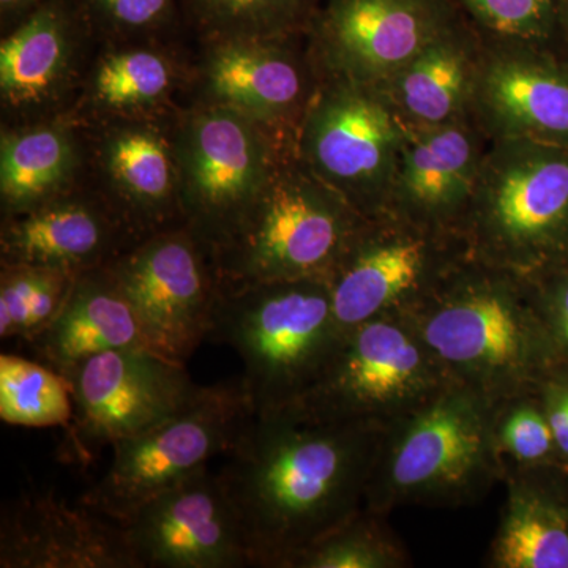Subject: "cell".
<instances>
[{
  "label": "cell",
  "instance_id": "ffe728a7",
  "mask_svg": "<svg viewBox=\"0 0 568 568\" xmlns=\"http://www.w3.org/2000/svg\"><path fill=\"white\" fill-rule=\"evenodd\" d=\"M136 242L111 204L62 194L3 219L0 253L2 264L47 265L80 274L112 263Z\"/></svg>",
  "mask_w": 568,
  "mask_h": 568
},
{
  "label": "cell",
  "instance_id": "f1b7e54d",
  "mask_svg": "<svg viewBox=\"0 0 568 568\" xmlns=\"http://www.w3.org/2000/svg\"><path fill=\"white\" fill-rule=\"evenodd\" d=\"M74 406L65 377L43 362L0 355V418L26 428H69Z\"/></svg>",
  "mask_w": 568,
  "mask_h": 568
},
{
  "label": "cell",
  "instance_id": "d4e9b609",
  "mask_svg": "<svg viewBox=\"0 0 568 568\" xmlns=\"http://www.w3.org/2000/svg\"><path fill=\"white\" fill-rule=\"evenodd\" d=\"M74 48V18L65 0H43L0 44L6 106H40L61 89Z\"/></svg>",
  "mask_w": 568,
  "mask_h": 568
},
{
  "label": "cell",
  "instance_id": "7a4b0ae2",
  "mask_svg": "<svg viewBox=\"0 0 568 568\" xmlns=\"http://www.w3.org/2000/svg\"><path fill=\"white\" fill-rule=\"evenodd\" d=\"M403 315L452 383L495 405L567 366L528 276L469 254Z\"/></svg>",
  "mask_w": 568,
  "mask_h": 568
},
{
  "label": "cell",
  "instance_id": "484cf974",
  "mask_svg": "<svg viewBox=\"0 0 568 568\" xmlns=\"http://www.w3.org/2000/svg\"><path fill=\"white\" fill-rule=\"evenodd\" d=\"M77 168V145L65 126H31L3 132L0 193L6 219L65 194Z\"/></svg>",
  "mask_w": 568,
  "mask_h": 568
},
{
  "label": "cell",
  "instance_id": "5bb4252c",
  "mask_svg": "<svg viewBox=\"0 0 568 568\" xmlns=\"http://www.w3.org/2000/svg\"><path fill=\"white\" fill-rule=\"evenodd\" d=\"M457 21L450 0H325L310 32L321 73L383 88Z\"/></svg>",
  "mask_w": 568,
  "mask_h": 568
},
{
  "label": "cell",
  "instance_id": "8992f818",
  "mask_svg": "<svg viewBox=\"0 0 568 568\" xmlns=\"http://www.w3.org/2000/svg\"><path fill=\"white\" fill-rule=\"evenodd\" d=\"M462 237L469 256L525 276L568 256V148L491 138Z\"/></svg>",
  "mask_w": 568,
  "mask_h": 568
},
{
  "label": "cell",
  "instance_id": "d590c367",
  "mask_svg": "<svg viewBox=\"0 0 568 568\" xmlns=\"http://www.w3.org/2000/svg\"><path fill=\"white\" fill-rule=\"evenodd\" d=\"M538 395L560 455L568 466V366L549 377Z\"/></svg>",
  "mask_w": 568,
  "mask_h": 568
},
{
  "label": "cell",
  "instance_id": "8fae6325",
  "mask_svg": "<svg viewBox=\"0 0 568 568\" xmlns=\"http://www.w3.org/2000/svg\"><path fill=\"white\" fill-rule=\"evenodd\" d=\"M108 267L149 351L185 365L211 338L222 286L211 253L185 224L141 239Z\"/></svg>",
  "mask_w": 568,
  "mask_h": 568
},
{
  "label": "cell",
  "instance_id": "4dcf8cb0",
  "mask_svg": "<svg viewBox=\"0 0 568 568\" xmlns=\"http://www.w3.org/2000/svg\"><path fill=\"white\" fill-rule=\"evenodd\" d=\"M175 80L171 62L159 51L132 48L104 55L92 77V97L103 110H145L166 99Z\"/></svg>",
  "mask_w": 568,
  "mask_h": 568
},
{
  "label": "cell",
  "instance_id": "ba28073f",
  "mask_svg": "<svg viewBox=\"0 0 568 568\" xmlns=\"http://www.w3.org/2000/svg\"><path fill=\"white\" fill-rule=\"evenodd\" d=\"M254 416L241 377L201 386L178 413L112 446V463L81 503L125 523L138 508L230 454Z\"/></svg>",
  "mask_w": 568,
  "mask_h": 568
},
{
  "label": "cell",
  "instance_id": "ac0fdd59",
  "mask_svg": "<svg viewBox=\"0 0 568 568\" xmlns=\"http://www.w3.org/2000/svg\"><path fill=\"white\" fill-rule=\"evenodd\" d=\"M473 115L489 138L568 148V71L534 47L484 41Z\"/></svg>",
  "mask_w": 568,
  "mask_h": 568
},
{
  "label": "cell",
  "instance_id": "cb8c5ba5",
  "mask_svg": "<svg viewBox=\"0 0 568 568\" xmlns=\"http://www.w3.org/2000/svg\"><path fill=\"white\" fill-rule=\"evenodd\" d=\"M103 164L115 193L112 209L138 241L182 226L173 144L144 125L114 130L103 144Z\"/></svg>",
  "mask_w": 568,
  "mask_h": 568
},
{
  "label": "cell",
  "instance_id": "f546056e",
  "mask_svg": "<svg viewBox=\"0 0 568 568\" xmlns=\"http://www.w3.org/2000/svg\"><path fill=\"white\" fill-rule=\"evenodd\" d=\"M413 566L387 515L362 508L353 518L310 545L290 568H406Z\"/></svg>",
  "mask_w": 568,
  "mask_h": 568
},
{
  "label": "cell",
  "instance_id": "e0dca14e",
  "mask_svg": "<svg viewBox=\"0 0 568 568\" xmlns=\"http://www.w3.org/2000/svg\"><path fill=\"white\" fill-rule=\"evenodd\" d=\"M2 568H140L122 523L31 485L3 504Z\"/></svg>",
  "mask_w": 568,
  "mask_h": 568
},
{
  "label": "cell",
  "instance_id": "3957f363",
  "mask_svg": "<svg viewBox=\"0 0 568 568\" xmlns=\"http://www.w3.org/2000/svg\"><path fill=\"white\" fill-rule=\"evenodd\" d=\"M495 403L452 384L387 426L366 488L365 507L388 515L403 506H474L504 480Z\"/></svg>",
  "mask_w": 568,
  "mask_h": 568
},
{
  "label": "cell",
  "instance_id": "6da1fadb",
  "mask_svg": "<svg viewBox=\"0 0 568 568\" xmlns=\"http://www.w3.org/2000/svg\"><path fill=\"white\" fill-rule=\"evenodd\" d=\"M384 432L310 416L297 406L252 417L220 473L252 567L290 568L365 507Z\"/></svg>",
  "mask_w": 568,
  "mask_h": 568
},
{
  "label": "cell",
  "instance_id": "9c48e42d",
  "mask_svg": "<svg viewBox=\"0 0 568 568\" xmlns=\"http://www.w3.org/2000/svg\"><path fill=\"white\" fill-rule=\"evenodd\" d=\"M405 315L365 321L339 345L298 409L325 420L387 428L452 386Z\"/></svg>",
  "mask_w": 568,
  "mask_h": 568
},
{
  "label": "cell",
  "instance_id": "836d02e7",
  "mask_svg": "<svg viewBox=\"0 0 568 568\" xmlns=\"http://www.w3.org/2000/svg\"><path fill=\"white\" fill-rule=\"evenodd\" d=\"M104 28L119 33L155 31L171 20L174 0H81Z\"/></svg>",
  "mask_w": 568,
  "mask_h": 568
},
{
  "label": "cell",
  "instance_id": "44dd1931",
  "mask_svg": "<svg viewBox=\"0 0 568 568\" xmlns=\"http://www.w3.org/2000/svg\"><path fill=\"white\" fill-rule=\"evenodd\" d=\"M566 467L507 465L506 504L489 545V568H568Z\"/></svg>",
  "mask_w": 568,
  "mask_h": 568
},
{
  "label": "cell",
  "instance_id": "d6986e66",
  "mask_svg": "<svg viewBox=\"0 0 568 568\" xmlns=\"http://www.w3.org/2000/svg\"><path fill=\"white\" fill-rule=\"evenodd\" d=\"M291 40H212L204 62L209 103L295 132L317 81Z\"/></svg>",
  "mask_w": 568,
  "mask_h": 568
},
{
  "label": "cell",
  "instance_id": "5b68a950",
  "mask_svg": "<svg viewBox=\"0 0 568 568\" xmlns=\"http://www.w3.org/2000/svg\"><path fill=\"white\" fill-rule=\"evenodd\" d=\"M365 216L284 145L268 182L215 254L222 290L278 280H328Z\"/></svg>",
  "mask_w": 568,
  "mask_h": 568
},
{
  "label": "cell",
  "instance_id": "2e32d148",
  "mask_svg": "<svg viewBox=\"0 0 568 568\" xmlns=\"http://www.w3.org/2000/svg\"><path fill=\"white\" fill-rule=\"evenodd\" d=\"M489 141L473 114L444 125H406L386 212L462 235Z\"/></svg>",
  "mask_w": 568,
  "mask_h": 568
},
{
  "label": "cell",
  "instance_id": "d6a6232c",
  "mask_svg": "<svg viewBox=\"0 0 568 568\" xmlns=\"http://www.w3.org/2000/svg\"><path fill=\"white\" fill-rule=\"evenodd\" d=\"M488 43L534 47L547 39L555 0H459Z\"/></svg>",
  "mask_w": 568,
  "mask_h": 568
},
{
  "label": "cell",
  "instance_id": "7c38bea8",
  "mask_svg": "<svg viewBox=\"0 0 568 568\" xmlns=\"http://www.w3.org/2000/svg\"><path fill=\"white\" fill-rule=\"evenodd\" d=\"M466 254L462 235L387 212L365 219L328 276L339 331L403 315Z\"/></svg>",
  "mask_w": 568,
  "mask_h": 568
},
{
  "label": "cell",
  "instance_id": "603a6c76",
  "mask_svg": "<svg viewBox=\"0 0 568 568\" xmlns=\"http://www.w3.org/2000/svg\"><path fill=\"white\" fill-rule=\"evenodd\" d=\"M481 48L477 33L457 21L381 89L406 125L457 122L473 114Z\"/></svg>",
  "mask_w": 568,
  "mask_h": 568
},
{
  "label": "cell",
  "instance_id": "4316f807",
  "mask_svg": "<svg viewBox=\"0 0 568 568\" xmlns=\"http://www.w3.org/2000/svg\"><path fill=\"white\" fill-rule=\"evenodd\" d=\"M325 0H182L186 13L212 40L295 39L310 31Z\"/></svg>",
  "mask_w": 568,
  "mask_h": 568
},
{
  "label": "cell",
  "instance_id": "1f68e13d",
  "mask_svg": "<svg viewBox=\"0 0 568 568\" xmlns=\"http://www.w3.org/2000/svg\"><path fill=\"white\" fill-rule=\"evenodd\" d=\"M495 435L507 465L568 469L538 394L514 396L499 403Z\"/></svg>",
  "mask_w": 568,
  "mask_h": 568
},
{
  "label": "cell",
  "instance_id": "8d00e7d4",
  "mask_svg": "<svg viewBox=\"0 0 568 568\" xmlns=\"http://www.w3.org/2000/svg\"><path fill=\"white\" fill-rule=\"evenodd\" d=\"M43 0H0V11L3 18H11L14 14L31 13Z\"/></svg>",
  "mask_w": 568,
  "mask_h": 568
},
{
  "label": "cell",
  "instance_id": "52a82bcc",
  "mask_svg": "<svg viewBox=\"0 0 568 568\" xmlns=\"http://www.w3.org/2000/svg\"><path fill=\"white\" fill-rule=\"evenodd\" d=\"M291 140L244 112L205 104L173 142L183 224L213 254L237 230Z\"/></svg>",
  "mask_w": 568,
  "mask_h": 568
},
{
  "label": "cell",
  "instance_id": "e575fe53",
  "mask_svg": "<svg viewBox=\"0 0 568 568\" xmlns=\"http://www.w3.org/2000/svg\"><path fill=\"white\" fill-rule=\"evenodd\" d=\"M568 366V256L528 275Z\"/></svg>",
  "mask_w": 568,
  "mask_h": 568
},
{
  "label": "cell",
  "instance_id": "83f0119b",
  "mask_svg": "<svg viewBox=\"0 0 568 568\" xmlns=\"http://www.w3.org/2000/svg\"><path fill=\"white\" fill-rule=\"evenodd\" d=\"M77 275L47 265L2 264L0 336L29 345L59 315Z\"/></svg>",
  "mask_w": 568,
  "mask_h": 568
},
{
  "label": "cell",
  "instance_id": "277c9868",
  "mask_svg": "<svg viewBox=\"0 0 568 568\" xmlns=\"http://www.w3.org/2000/svg\"><path fill=\"white\" fill-rule=\"evenodd\" d=\"M328 280L298 278L222 290L211 338L233 347L254 416L294 405L342 339Z\"/></svg>",
  "mask_w": 568,
  "mask_h": 568
},
{
  "label": "cell",
  "instance_id": "9a60e30c",
  "mask_svg": "<svg viewBox=\"0 0 568 568\" xmlns=\"http://www.w3.org/2000/svg\"><path fill=\"white\" fill-rule=\"evenodd\" d=\"M140 568L252 567L245 532L222 474L209 467L122 523Z\"/></svg>",
  "mask_w": 568,
  "mask_h": 568
},
{
  "label": "cell",
  "instance_id": "4fadbf2b",
  "mask_svg": "<svg viewBox=\"0 0 568 568\" xmlns=\"http://www.w3.org/2000/svg\"><path fill=\"white\" fill-rule=\"evenodd\" d=\"M74 414L71 450L81 459L106 446L140 435L178 413L200 390L185 365L148 347L97 354L65 377Z\"/></svg>",
  "mask_w": 568,
  "mask_h": 568
},
{
  "label": "cell",
  "instance_id": "30bf717a",
  "mask_svg": "<svg viewBox=\"0 0 568 568\" xmlns=\"http://www.w3.org/2000/svg\"><path fill=\"white\" fill-rule=\"evenodd\" d=\"M294 132V151L365 219L386 212L406 123L377 85L323 74Z\"/></svg>",
  "mask_w": 568,
  "mask_h": 568
},
{
  "label": "cell",
  "instance_id": "7402d4cb",
  "mask_svg": "<svg viewBox=\"0 0 568 568\" xmlns=\"http://www.w3.org/2000/svg\"><path fill=\"white\" fill-rule=\"evenodd\" d=\"M29 346L63 377L93 355L145 347L132 305L108 264L77 275L59 315Z\"/></svg>",
  "mask_w": 568,
  "mask_h": 568
}]
</instances>
